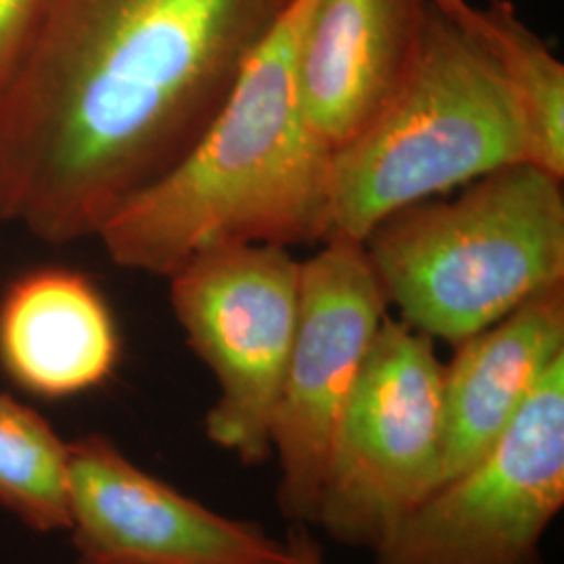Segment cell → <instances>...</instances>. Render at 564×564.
<instances>
[{"mask_svg":"<svg viewBox=\"0 0 564 564\" xmlns=\"http://www.w3.org/2000/svg\"><path fill=\"white\" fill-rule=\"evenodd\" d=\"M454 347L452 362L444 364L442 481L498 444L550 366L563 358L564 282Z\"/></svg>","mask_w":564,"mask_h":564,"instance_id":"obj_11","label":"cell"},{"mask_svg":"<svg viewBox=\"0 0 564 564\" xmlns=\"http://www.w3.org/2000/svg\"><path fill=\"white\" fill-rule=\"evenodd\" d=\"M167 281L186 343L218 384L205 435L242 464L265 463L300 316L302 262L276 245L223 247L193 258Z\"/></svg>","mask_w":564,"mask_h":564,"instance_id":"obj_6","label":"cell"},{"mask_svg":"<svg viewBox=\"0 0 564 564\" xmlns=\"http://www.w3.org/2000/svg\"><path fill=\"white\" fill-rule=\"evenodd\" d=\"M429 0H316L297 82L305 120L335 153L395 97L423 42Z\"/></svg>","mask_w":564,"mask_h":564,"instance_id":"obj_10","label":"cell"},{"mask_svg":"<svg viewBox=\"0 0 564 564\" xmlns=\"http://www.w3.org/2000/svg\"><path fill=\"white\" fill-rule=\"evenodd\" d=\"M514 163H531L519 102L481 41L429 0L410 76L383 111L333 153L326 241L362 245L403 207Z\"/></svg>","mask_w":564,"mask_h":564,"instance_id":"obj_3","label":"cell"},{"mask_svg":"<svg viewBox=\"0 0 564 564\" xmlns=\"http://www.w3.org/2000/svg\"><path fill=\"white\" fill-rule=\"evenodd\" d=\"M300 564H323L318 545L310 540V535H303L302 561H300Z\"/></svg>","mask_w":564,"mask_h":564,"instance_id":"obj_16","label":"cell"},{"mask_svg":"<svg viewBox=\"0 0 564 564\" xmlns=\"http://www.w3.org/2000/svg\"><path fill=\"white\" fill-rule=\"evenodd\" d=\"M561 182L514 163L452 202L416 203L384 218L362 245L400 321L458 345L564 282Z\"/></svg>","mask_w":564,"mask_h":564,"instance_id":"obj_4","label":"cell"},{"mask_svg":"<svg viewBox=\"0 0 564 564\" xmlns=\"http://www.w3.org/2000/svg\"><path fill=\"white\" fill-rule=\"evenodd\" d=\"M293 0H48L0 93V224L51 247L197 144Z\"/></svg>","mask_w":564,"mask_h":564,"instance_id":"obj_1","label":"cell"},{"mask_svg":"<svg viewBox=\"0 0 564 564\" xmlns=\"http://www.w3.org/2000/svg\"><path fill=\"white\" fill-rule=\"evenodd\" d=\"M67 531L78 564H300L303 535L270 538L142 470L101 433L67 445Z\"/></svg>","mask_w":564,"mask_h":564,"instance_id":"obj_9","label":"cell"},{"mask_svg":"<svg viewBox=\"0 0 564 564\" xmlns=\"http://www.w3.org/2000/svg\"><path fill=\"white\" fill-rule=\"evenodd\" d=\"M444 364L435 341L384 318L343 408L314 524L377 550L442 481Z\"/></svg>","mask_w":564,"mask_h":564,"instance_id":"obj_5","label":"cell"},{"mask_svg":"<svg viewBox=\"0 0 564 564\" xmlns=\"http://www.w3.org/2000/svg\"><path fill=\"white\" fill-rule=\"evenodd\" d=\"M564 505V356L484 458L437 485L383 544L377 564H544Z\"/></svg>","mask_w":564,"mask_h":564,"instance_id":"obj_7","label":"cell"},{"mask_svg":"<svg viewBox=\"0 0 564 564\" xmlns=\"http://www.w3.org/2000/svg\"><path fill=\"white\" fill-rule=\"evenodd\" d=\"M120 349L113 312L82 272L39 268L0 297V370L34 398L57 402L101 387Z\"/></svg>","mask_w":564,"mask_h":564,"instance_id":"obj_12","label":"cell"},{"mask_svg":"<svg viewBox=\"0 0 564 564\" xmlns=\"http://www.w3.org/2000/svg\"><path fill=\"white\" fill-rule=\"evenodd\" d=\"M389 302L364 245L326 241L302 262L300 316L270 424L284 517L314 524L343 408Z\"/></svg>","mask_w":564,"mask_h":564,"instance_id":"obj_8","label":"cell"},{"mask_svg":"<svg viewBox=\"0 0 564 564\" xmlns=\"http://www.w3.org/2000/svg\"><path fill=\"white\" fill-rule=\"evenodd\" d=\"M67 445L41 412L0 393V508L30 531H67Z\"/></svg>","mask_w":564,"mask_h":564,"instance_id":"obj_14","label":"cell"},{"mask_svg":"<svg viewBox=\"0 0 564 564\" xmlns=\"http://www.w3.org/2000/svg\"><path fill=\"white\" fill-rule=\"evenodd\" d=\"M437 7L463 21L494 57L523 111L531 163L563 181V63L524 25L508 0H489L485 7H475L468 0H447Z\"/></svg>","mask_w":564,"mask_h":564,"instance_id":"obj_13","label":"cell"},{"mask_svg":"<svg viewBox=\"0 0 564 564\" xmlns=\"http://www.w3.org/2000/svg\"><path fill=\"white\" fill-rule=\"evenodd\" d=\"M48 0H0V93L15 72Z\"/></svg>","mask_w":564,"mask_h":564,"instance_id":"obj_15","label":"cell"},{"mask_svg":"<svg viewBox=\"0 0 564 564\" xmlns=\"http://www.w3.org/2000/svg\"><path fill=\"white\" fill-rule=\"evenodd\" d=\"M435 4H444V2H447V0H433Z\"/></svg>","mask_w":564,"mask_h":564,"instance_id":"obj_17","label":"cell"},{"mask_svg":"<svg viewBox=\"0 0 564 564\" xmlns=\"http://www.w3.org/2000/svg\"><path fill=\"white\" fill-rule=\"evenodd\" d=\"M314 4H289L197 144L105 223L97 241L111 262L167 279L212 249L326 241L333 151L297 82Z\"/></svg>","mask_w":564,"mask_h":564,"instance_id":"obj_2","label":"cell"}]
</instances>
